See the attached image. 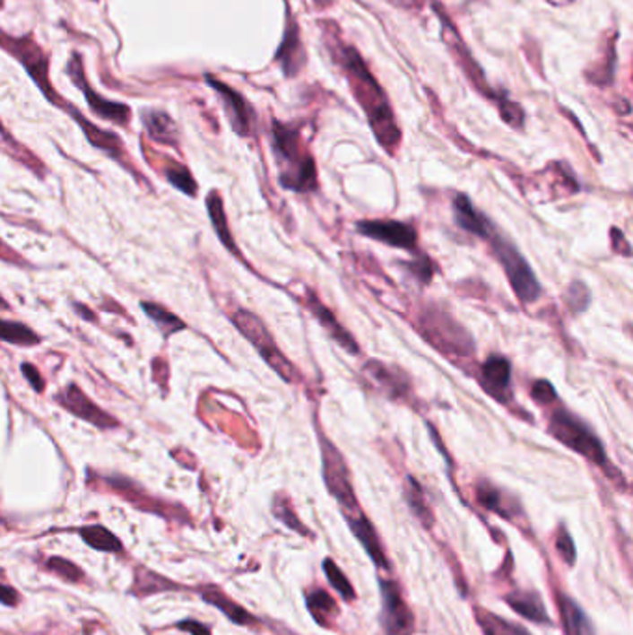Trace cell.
Instances as JSON below:
<instances>
[{
	"label": "cell",
	"mask_w": 633,
	"mask_h": 635,
	"mask_svg": "<svg viewBox=\"0 0 633 635\" xmlns=\"http://www.w3.org/2000/svg\"><path fill=\"white\" fill-rule=\"evenodd\" d=\"M340 58L342 64H344V69L351 76L355 93L360 104L364 106L368 119H370V125L376 132L379 144H383L388 151H392V147L400 140V130L394 123V116L390 112L386 99L383 97L381 88L376 84L372 74L368 73V69L364 67V64L360 62L359 55L353 48H344Z\"/></svg>",
	"instance_id": "1"
},
{
	"label": "cell",
	"mask_w": 633,
	"mask_h": 635,
	"mask_svg": "<svg viewBox=\"0 0 633 635\" xmlns=\"http://www.w3.org/2000/svg\"><path fill=\"white\" fill-rule=\"evenodd\" d=\"M273 151L275 161L281 166V187L292 192H312L318 184L314 161L308 154H301L298 132L281 123H273Z\"/></svg>",
	"instance_id": "2"
},
{
	"label": "cell",
	"mask_w": 633,
	"mask_h": 635,
	"mask_svg": "<svg viewBox=\"0 0 633 635\" xmlns=\"http://www.w3.org/2000/svg\"><path fill=\"white\" fill-rule=\"evenodd\" d=\"M548 431L551 433L553 439H558L567 448L574 449L576 454L587 457L589 461L598 465L602 470L613 475L608 456H605L603 444L600 442L596 433L587 426L582 418H577L576 414L568 413L563 407H556V411H553L550 416Z\"/></svg>",
	"instance_id": "3"
},
{
	"label": "cell",
	"mask_w": 633,
	"mask_h": 635,
	"mask_svg": "<svg viewBox=\"0 0 633 635\" xmlns=\"http://www.w3.org/2000/svg\"><path fill=\"white\" fill-rule=\"evenodd\" d=\"M489 240H490L492 253L496 255L498 262L502 264V268L511 283V288L516 294V298L522 303H535L542 294V286L530 264H527V260L524 258V255L518 251V248L509 240L507 236L498 232L496 227L490 232Z\"/></svg>",
	"instance_id": "4"
},
{
	"label": "cell",
	"mask_w": 633,
	"mask_h": 635,
	"mask_svg": "<svg viewBox=\"0 0 633 635\" xmlns=\"http://www.w3.org/2000/svg\"><path fill=\"white\" fill-rule=\"evenodd\" d=\"M232 324L236 326L246 340L253 344V348L258 352V355L266 361V364L281 376L284 383H292L298 379V370L288 362V359L281 353L277 348V344L266 326L262 324L260 318L246 309L236 310L232 314Z\"/></svg>",
	"instance_id": "5"
},
{
	"label": "cell",
	"mask_w": 633,
	"mask_h": 635,
	"mask_svg": "<svg viewBox=\"0 0 633 635\" xmlns=\"http://www.w3.org/2000/svg\"><path fill=\"white\" fill-rule=\"evenodd\" d=\"M424 336L442 352H454L457 355L473 353V342L470 335L454 320L450 314L440 309H428L421 316Z\"/></svg>",
	"instance_id": "6"
},
{
	"label": "cell",
	"mask_w": 633,
	"mask_h": 635,
	"mask_svg": "<svg viewBox=\"0 0 633 635\" xmlns=\"http://www.w3.org/2000/svg\"><path fill=\"white\" fill-rule=\"evenodd\" d=\"M318 440L322 448V470L325 487L338 500V504L344 508L346 513L357 511V501L344 457L340 456L338 448L324 433H320Z\"/></svg>",
	"instance_id": "7"
},
{
	"label": "cell",
	"mask_w": 633,
	"mask_h": 635,
	"mask_svg": "<svg viewBox=\"0 0 633 635\" xmlns=\"http://www.w3.org/2000/svg\"><path fill=\"white\" fill-rule=\"evenodd\" d=\"M55 400L71 414H74L76 418H81L91 426L99 428V430H112L117 428L119 422L117 418H114L112 414H108L107 411H102L95 402H91L88 396L82 392V388L71 383L67 385L64 390H60Z\"/></svg>",
	"instance_id": "8"
},
{
	"label": "cell",
	"mask_w": 633,
	"mask_h": 635,
	"mask_svg": "<svg viewBox=\"0 0 633 635\" xmlns=\"http://www.w3.org/2000/svg\"><path fill=\"white\" fill-rule=\"evenodd\" d=\"M357 232L385 246L405 251H414L418 242L414 227L395 220H362L357 223Z\"/></svg>",
	"instance_id": "9"
},
{
	"label": "cell",
	"mask_w": 633,
	"mask_h": 635,
	"mask_svg": "<svg viewBox=\"0 0 633 635\" xmlns=\"http://www.w3.org/2000/svg\"><path fill=\"white\" fill-rule=\"evenodd\" d=\"M383 626L388 635H409L414 626L412 613L403 602L400 589L392 581H381Z\"/></svg>",
	"instance_id": "10"
},
{
	"label": "cell",
	"mask_w": 633,
	"mask_h": 635,
	"mask_svg": "<svg viewBox=\"0 0 633 635\" xmlns=\"http://www.w3.org/2000/svg\"><path fill=\"white\" fill-rule=\"evenodd\" d=\"M71 74L74 78V83H78V86L82 88L88 102H90V109L104 117V119H110L117 125H126L128 119H130V110H128V106L125 104H117V102H112V100H107V99H102L100 95H97L84 81V76H82V67H81V60H78V57L73 58L71 62Z\"/></svg>",
	"instance_id": "11"
},
{
	"label": "cell",
	"mask_w": 633,
	"mask_h": 635,
	"mask_svg": "<svg viewBox=\"0 0 633 635\" xmlns=\"http://www.w3.org/2000/svg\"><path fill=\"white\" fill-rule=\"evenodd\" d=\"M511 362L504 355H490L481 366V385L498 402H509Z\"/></svg>",
	"instance_id": "12"
},
{
	"label": "cell",
	"mask_w": 633,
	"mask_h": 635,
	"mask_svg": "<svg viewBox=\"0 0 633 635\" xmlns=\"http://www.w3.org/2000/svg\"><path fill=\"white\" fill-rule=\"evenodd\" d=\"M208 84L221 95L229 121H230L236 135L247 136L251 132V112H249V106L244 100V97L240 93H236L234 90H230L229 86L214 81V78H208Z\"/></svg>",
	"instance_id": "13"
},
{
	"label": "cell",
	"mask_w": 633,
	"mask_h": 635,
	"mask_svg": "<svg viewBox=\"0 0 633 635\" xmlns=\"http://www.w3.org/2000/svg\"><path fill=\"white\" fill-rule=\"evenodd\" d=\"M454 220L463 231L478 238H489L490 232L494 231V225L481 214V212L476 210V206L472 204V201L464 194H457L454 197Z\"/></svg>",
	"instance_id": "14"
},
{
	"label": "cell",
	"mask_w": 633,
	"mask_h": 635,
	"mask_svg": "<svg viewBox=\"0 0 633 635\" xmlns=\"http://www.w3.org/2000/svg\"><path fill=\"white\" fill-rule=\"evenodd\" d=\"M13 55L24 64V67L30 71V74L36 78V83L41 86V90L50 93V84L47 76V62L43 52L34 45V41L29 39H15L10 43H4Z\"/></svg>",
	"instance_id": "15"
},
{
	"label": "cell",
	"mask_w": 633,
	"mask_h": 635,
	"mask_svg": "<svg viewBox=\"0 0 633 635\" xmlns=\"http://www.w3.org/2000/svg\"><path fill=\"white\" fill-rule=\"evenodd\" d=\"M348 524L351 527V532L355 534V537L360 541V544L368 552V555H370V558L374 560V563L383 567V569H388L386 558H385V553L381 550V543L377 539V534H376L374 526L370 524V520H368L362 515H359L357 511H351V515H348Z\"/></svg>",
	"instance_id": "16"
},
{
	"label": "cell",
	"mask_w": 633,
	"mask_h": 635,
	"mask_svg": "<svg viewBox=\"0 0 633 635\" xmlns=\"http://www.w3.org/2000/svg\"><path fill=\"white\" fill-rule=\"evenodd\" d=\"M312 301L308 303V307L312 309V312H314V316H316V320H318L320 322V326L329 333V336L333 338V340H336L338 344H340V346L342 348H344L346 352H350V353H359V346H357V342L353 340V336L344 329V327H342L338 322H336V318L333 316V312L324 305V303H320L318 300H316L314 296L310 298Z\"/></svg>",
	"instance_id": "17"
},
{
	"label": "cell",
	"mask_w": 633,
	"mask_h": 635,
	"mask_svg": "<svg viewBox=\"0 0 633 635\" xmlns=\"http://www.w3.org/2000/svg\"><path fill=\"white\" fill-rule=\"evenodd\" d=\"M201 598L206 604H212L214 607H218V610L234 624L247 626V624L255 622V617L249 612H246L240 604H236L232 598H229L223 591H220L216 587H203Z\"/></svg>",
	"instance_id": "18"
},
{
	"label": "cell",
	"mask_w": 633,
	"mask_h": 635,
	"mask_svg": "<svg viewBox=\"0 0 633 635\" xmlns=\"http://www.w3.org/2000/svg\"><path fill=\"white\" fill-rule=\"evenodd\" d=\"M558 604H559L565 635H596L589 617L582 612V607H579L572 598L565 595H558Z\"/></svg>",
	"instance_id": "19"
},
{
	"label": "cell",
	"mask_w": 633,
	"mask_h": 635,
	"mask_svg": "<svg viewBox=\"0 0 633 635\" xmlns=\"http://www.w3.org/2000/svg\"><path fill=\"white\" fill-rule=\"evenodd\" d=\"M206 210H208L210 223H212V227H214V231H216V234L220 238V242L230 253H234L236 257H240V251H238V248H236L234 238H232L230 229H229V222H227L225 208H223V199H221L220 192H210L206 196Z\"/></svg>",
	"instance_id": "20"
},
{
	"label": "cell",
	"mask_w": 633,
	"mask_h": 635,
	"mask_svg": "<svg viewBox=\"0 0 633 635\" xmlns=\"http://www.w3.org/2000/svg\"><path fill=\"white\" fill-rule=\"evenodd\" d=\"M78 535L93 550L107 553H123V543L110 532L108 527L100 524L78 527Z\"/></svg>",
	"instance_id": "21"
},
{
	"label": "cell",
	"mask_w": 633,
	"mask_h": 635,
	"mask_svg": "<svg viewBox=\"0 0 633 635\" xmlns=\"http://www.w3.org/2000/svg\"><path fill=\"white\" fill-rule=\"evenodd\" d=\"M143 123L151 140L166 145H177V128L166 112L151 110L143 114Z\"/></svg>",
	"instance_id": "22"
},
{
	"label": "cell",
	"mask_w": 633,
	"mask_h": 635,
	"mask_svg": "<svg viewBox=\"0 0 633 635\" xmlns=\"http://www.w3.org/2000/svg\"><path fill=\"white\" fill-rule=\"evenodd\" d=\"M364 372L370 376V379H374L381 387V390L388 392L392 398H395V396H400V394H405V390L409 387L405 379L395 378V370L394 368H388V366H385L379 361L368 362L364 366Z\"/></svg>",
	"instance_id": "23"
},
{
	"label": "cell",
	"mask_w": 633,
	"mask_h": 635,
	"mask_svg": "<svg viewBox=\"0 0 633 635\" xmlns=\"http://www.w3.org/2000/svg\"><path fill=\"white\" fill-rule=\"evenodd\" d=\"M506 600L513 607V610L524 619H530L535 622H548L550 621L541 598L535 593H511Z\"/></svg>",
	"instance_id": "24"
},
{
	"label": "cell",
	"mask_w": 633,
	"mask_h": 635,
	"mask_svg": "<svg viewBox=\"0 0 633 635\" xmlns=\"http://www.w3.org/2000/svg\"><path fill=\"white\" fill-rule=\"evenodd\" d=\"M142 310L151 318V322L162 331L164 336H171L182 329H186V324H184L178 316H175L173 312H169L160 305L142 301Z\"/></svg>",
	"instance_id": "25"
},
{
	"label": "cell",
	"mask_w": 633,
	"mask_h": 635,
	"mask_svg": "<svg viewBox=\"0 0 633 635\" xmlns=\"http://www.w3.org/2000/svg\"><path fill=\"white\" fill-rule=\"evenodd\" d=\"M277 58L282 64L286 74H296V71L301 67L303 58H301V45H299L296 26H288L286 38L282 41L281 50L277 52Z\"/></svg>",
	"instance_id": "26"
},
{
	"label": "cell",
	"mask_w": 633,
	"mask_h": 635,
	"mask_svg": "<svg viewBox=\"0 0 633 635\" xmlns=\"http://www.w3.org/2000/svg\"><path fill=\"white\" fill-rule=\"evenodd\" d=\"M0 340L21 348H32L41 342L36 331L30 329L29 326H24L21 322H8L3 320V318H0Z\"/></svg>",
	"instance_id": "27"
},
{
	"label": "cell",
	"mask_w": 633,
	"mask_h": 635,
	"mask_svg": "<svg viewBox=\"0 0 633 635\" xmlns=\"http://www.w3.org/2000/svg\"><path fill=\"white\" fill-rule=\"evenodd\" d=\"M74 119L81 123V126L86 132V136H88L91 145H95L97 149L107 151L110 156L121 161V144H119V138L116 135H110V132H104V130L93 126L81 114H74Z\"/></svg>",
	"instance_id": "28"
},
{
	"label": "cell",
	"mask_w": 633,
	"mask_h": 635,
	"mask_svg": "<svg viewBox=\"0 0 633 635\" xmlns=\"http://www.w3.org/2000/svg\"><path fill=\"white\" fill-rule=\"evenodd\" d=\"M177 586L173 581H168L166 578L158 576L156 572H151L147 569L142 567V572L138 570V574H134V595L145 596V595H156L160 591H168V589H175Z\"/></svg>",
	"instance_id": "29"
},
{
	"label": "cell",
	"mask_w": 633,
	"mask_h": 635,
	"mask_svg": "<svg viewBox=\"0 0 633 635\" xmlns=\"http://www.w3.org/2000/svg\"><path fill=\"white\" fill-rule=\"evenodd\" d=\"M45 569L58 576L60 579L67 581V584H81L84 579V570L78 565H74L73 561L60 558V555H52V558H48L45 561Z\"/></svg>",
	"instance_id": "30"
},
{
	"label": "cell",
	"mask_w": 633,
	"mask_h": 635,
	"mask_svg": "<svg viewBox=\"0 0 633 635\" xmlns=\"http://www.w3.org/2000/svg\"><path fill=\"white\" fill-rule=\"evenodd\" d=\"M478 619L485 635H530L522 626L511 624L506 619H499L489 612L478 613Z\"/></svg>",
	"instance_id": "31"
},
{
	"label": "cell",
	"mask_w": 633,
	"mask_h": 635,
	"mask_svg": "<svg viewBox=\"0 0 633 635\" xmlns=\"http://www.w3.org/2000/svg\"><path fill=\"white\" fill-rule=\"evenodd\" d=\"M166 178L169 180V184L173 188L180 190L182 194H186L190 197H195L197 196V182L195 178L192 177V173L184 168V166H178V164H171L166 171H164Z\"/></svg>",
	"instance_id": "32"
},
{
	"label": "cell",
	"mask_w": 633,
	"mask_h": 635,
	"mask_svg": "<svg viewBox=\"0 0 633 635\" xmlns=\"http://www.w3.org/2000/svg\"><path fill=\"white\" fill-rule=\"evenodd\" d=\"M407 501H409V508L412 509V513L424 522L428 526H431L433 522V515L426 504V498H424V492H421L420 485L416 483V480L409 478L407 480Z\"/></svg>",
	"instance_id": "33"
},
{
	"label": "cell",
	"mask_w": 633,
	"mask_h": 635,
	"mask_svg": "<svg viewBox=\"0 0 633 635\" xmlns=\"http://www.w3.org/2000/svg\"><path fill=\"white\" fill-rule=\"evenodd\" d=\"M565 300H567V305L572 312L582 314L591 305V290L584 281H574V283H570V286L567 290Z\"/></svg>",
	"instance_id": "34"
},
{
	"label": "cell",
	"mask_w": 633,
	"mask_h": 635,
	"mask_svg": "<svg viewBox=\"0 0 633 635\" xmlns=\"http://www.w3.org/2000/svg\"><path fill=\"white\" fill-rule=\"evenodd\" d=\"M307 604H308L310 613L314 615V619L318 621L320 624H325L327 615L334 613V610H336L334 600L325 591H316V593L308 595L307 596Z\"/></svg>",
	"instance_id": "35"
},
{
	"label": "cell",
	"mask_w": 633,
	"mask_h": 635,
	"mask_svg": "<svg viewBox=\"0 0 633 635\" xmlns=\"http://www.w3.org/2000/svg\"><path fill=\"white\" fill-rule=\"evenodd\" d=\"M324 570H325V574H327L329 584L336 589V593H338L342 598H346V600H353V598H355V591H353L351 584L348 581L346 574L336 567V563H333L331 560H325V561H324Z\"/></svg>",
	"instance_id": "36"
},
{
	"label": "cell",
	"mask_w": 633,
	"mask_h": 635,
	"mask_svg": "<svg viewBox=\"0 0 633 635\" xmlns=\"http://www.w3.org/2000/svg\"><path fill=\"white\" fill-rule=\"evenodd\" d=\"M273 513H275V517H277L281 522H284L288 527L296 529V532H299L301 535H307V534H308V529H305V527H303V524L298 520L296 513L292 511V508H290V506L286 504V501H282V500H277V498H275Z\"/></svg>",
	"instance_id": "37"
},
{
	"label": "cell",
	"mask_w": 633,
	"mask_h": 635,
	"mask_svg": "<svg viewBox=\"0 0 633 635\" xmlns=\"http://www.w3.org/2000/svg\"><path fill=\"white\" fill-rule=\"evenodd\" d=\"M478 500H480V504L494 513H504V506H502V496H499V492L490 487L489 483H481L480 489H478Z\"/></svg>",
	"instance_id": "38"
},
{
	"label": "cell",
	"mask_w": 633,
	"mask_h": 635,
	"mask_svg": "<svg viewBox=\"0 0 633 635\" xmlns=\"http://www.w3.org/2000/svg\"><path fill=\"white\" fill-rule=\"evenodd\" d=\"M556 548H558V553L561 555L563 561H565L567 565H574V561H576V548H574L572 537L568 535V532H567L565 527H561V532L558 534Z\"/></svg>",
	"instance_id": "39"
},
{
	"label": "cell",
	"mask_w": 633,
	"mask_h": 635,
	"mask_svg": "<svg viewBox=\"0 0 633 635\" xmlns=\"http://www.w3.org/2000/svg\"><path fill=\"white\" fill-rule=\"evenodd\" d=\"M407 268L420 283H429L433 277V266H431L428 257H420V258L409 262Z\"/></svg>",
	"instance_id": "40"
},
{
	"label": "cell",
	"mask_w": 633,
	"mask_h": 635,
	"mask_svg": "<svg viewBox=\"0 0 633 635\" xmlns=\"http://www.w3.org/2000/svg\"><path fill=\"white\" fill-rule=\"evenodd\" d=\"M532 396H533V400L541 405H548V404H553L558 400L556 388H553L551 383H548V381H535L533 388H532Z\"/></svg>",
	"instance_id": "41"
},
{
	"label": "cell",
	"mask_w": 633,
	"mask_h": 635,
	"mask_svg": "<svg viewBox=\"0 0 633 635\" xmlns=\"http://www.w3.org/2000/svg\"><path fill=\"white\" fill-rule=\"evenodd\" d=\"M21 372H22L24 379L29 381V385H32V388H34L38 394H41V392L45 390V379L41 378L39 370H38L34 364L22 362V364H21Z\"/></svg>",
	"instance_id": "42"
},
{
	"label": "cell",
	"mask_w": 633,
	"mask_h": 635,
	"mask_svg": "<svg viewBox=\"0 0 633 635\" xmlns=\"http://www.w3.org/2000/svg\"><path fill=\"white\" fill-rule=\"evenodd\" d=\"M177 628H178V630H184V631H188V633H192V635H210V628H208V626H204V624L199 622V621H192V619L177 622Z\"/></svg>",
	"instance_id": "43"
},
{
	"label": "cell",
	"mask_w": 633,
	"mask_h": 635,
	"mask_svg": "<svg viewBox=\"0 0 633 635\" xmlns=\"http://www.w3.org/2000/svg\"><path fill=\"white\" fill-rule=\"evenodd\" d=\"M19 602H21V596L13 587L0 584V604L6 605V607H15Z\"/></svg>",
	"instance_id": "44"
},
{
	"label": "cell",
	"mask_w": 633,
	"mask_h": 635,
	"mask_svg": "<svg viewBox=\"0 0 633 635\" xmlns=\"http://www.w3.org/2000/svg\"><path fill=\"white\" fill-rule=\"evenodd\" d=\"M0 260H6V262H12V264H19L21 262V257L12 251L8 246H4V242L0 240Z\"/></svg>",
	"instance_id": "45"
},
{
	"label": "cell",
	"mask_w": 633,
	"mask_h": 635,
	"mask_svg": "<svg viewBox=\"0 0 633 635\" xmlns=\"http://www.w3.org/2000/svg\"><path fill=\"white\" fill-rule=\"evenodd\" d=\"M74 310L78 312V314H81L82 318H84V320L86 322H97V318H95V314L91 312V310H88L82 303H74Z\"/></svg>",
	"instance_id": "46"
},
{
	"label": "cell",
	"mask_w": 633,
	"mask_h": 635,
	"mask_svg": "<svg viewBox=\"0 0 633 635\" xmlns=\"http://www.w3.org/2000/svg\"><path fill=\"white\" fill-rule=\"evenodd\" d=\"M388 3L398 6V8H403V10H411V8H416L418 0H388Z\"/></svg>",
	"instance_id": "47"
},
{
	"label": "cell",
	"mask_w": 633,
	"mask_h": 635,
	"mask_svg": "<svg viewBox=\"0 0 633 635\" xmlns=\"http://www.w3.org/2000/svg\"><path fill=\"white\" fill-rule=\"evenodd\" d=\"M0 310H10V305L6 303V300L0 296Z\"/></svg>",
	"instance_id": "48"
}]
</instances>
